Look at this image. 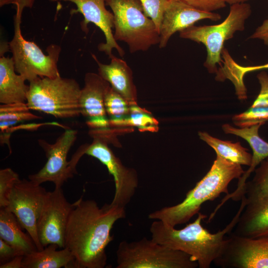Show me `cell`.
Listing matches in <instances>:
<instances>
[{"instance_id": "6da1fadb", "label": "cell", "mask_w": 268, "mask_h": 268, "mask_svg": "<svg viewBox=\"0 0 268 268\" xmlns=\"http://www.w3.org/2000/svg\"><path fill=\"white\" fill-rule=\"evenodd\" d=\"M65 235V247L74 256L75 268H103L106 248L114 239L116 222L126 217L125 208L110 204L99 207L94 200L80 198L73 202Z\"/></svg>"}, {"instance_id": "7a4b0ae2", "label": "cell", "mask_w": 268, "mask_h": 268, "mask_svg": "<svg viewBox=\"0 0 268 268\" xmlns=\"http://www.w3.org/2000/svg\"><path fill=\"white\" fill-rule=\"evenodd\" d=\"M241 205L231 221L222 230L211 233L201 225L206 216L198 213L197 218L185 227L177 229L157 220L151 224V239L172 249L183 252L196 262L199 268H209L223 252L227 239L225 236L235 227L239 216L244 208L245 201L241 199Z\"/></svg>"}, {"instance_id": "3957f363", "label": "cell", "mask_w": 268, "mask_h": 268, "mask_svg": "<svg viewBox=\"0 0 268 268\" xmlns=\"http://www.w3.org/2000/svg\"><path fill=\"white\" fill-rule=\"evenodd\" d=\"M244 172L241 165L216 155L210 170L187 193L182 202L153 211L148 214V218L161 221L173 227L184 224L199 212L204 202L214 200L222 193L228 194L230 182L239 179Z\"/></svg>"}, {"instance_id": "277c9868", "label": "cell", "mask_w": 268, "mask_h": 268, "mask_svg": "<svg viewBox=\"0 0 268 268\" xmlns=\"http://www.w3.org/2000/svg\"><path fill=\"white\" fill-rule=\"evenodd\" d=\"M26 103L30 110L59 119L80 115L79 98L81 88L73 78L38 77L29 82Z\"/></svg>"}, {"instance_id": "5b68a950", "label": "cell", "mask_w": 268, "mask_h": 268, "mask_svg": "<svg viewBox=\"0 0 268 268\" xmlns=\"http://www.w3.org/2000/svg\"><path fill=\"white\" fill-rule=\"evenodd\" d=\"M114 15L115 40L127 43L131 53L146 51L160 43L159 32L139 0H105Z\"/></svg>"}, {"instance_id": "8992f818", "label": "cell", "mask_w": 268, "mask_h": 268, "mask_svg": "<svg viewBox=\"0 0 268 268\" xmlns=\"http://www.w3.org/2000/svg\"><path fill=\"white\" fill-rule=\"evenodd\" d=\"M252 13L251 5L247 3L231 5L227 17L215 25L195 26L180 31V37L198 43L206 48L207 56L204 66L209 72L216 73L217 65H222L221 52L224 42L234 37L237 31L245 29L246 20Z\"/></svg>"}, {"instance_id": "52a82bcc", "label": "cell", "mask_w": 268, "mask_h": 268, "mask_svg": "<svg viewBox=\"0 0 268 268\" xmlns=\"http://www.w3.org/2000/svg\"><path fill=\"white\" fill-rule=\"evenodd\" d=\"M117 268H196L188 254L143 237L122 241L116 251Z\"/></svg>"}, {"instance_id": "ba28073f", "label": "cell", "mask_w": 268, "mask_h": 268, "mask_svg": "<svg viewBox=\"0 0 268 268\" xmlns=\"http://www.w3.org/2000/svg\"><path fill=\"white\" fill-rule=\"evenodd\" d=\"M22 14V12L16 11L14 36L8 45L16 72L29 82L38 77L55 78L60 75L58 61L61 47L49 46L46 55L34 42L25 40L20 29Z\"/></svg>"}, {"instance_id": "9c48e42d", "label": "cell", "mask_w": 268, "mask_h": 268, "mask_svg": "<svg viewBox=\"0 0 268 268\" xmlns=\"http://www.w3.org/2000/svg\"><path fill=\"white\" fill-rule=\"evenodd\" d=\"M47 193L41 185L29 179L20 180L9 193L5 207L32 237L38 250L44 248L39 239L37 224Z\"/></svg>"}, {"instance_id": "30bf717a", "label": "cell", "mask_w": 268, "mask_h": 268, "mask_svg": "<svg viewBox=\"0 0 268 268\" xmlns=\"http://www.w3.org/2000/svg\"><path fill=\"white\" fill-rule=\"evenodd\" d=\"M92 142L85 144L84 154L92 156L107 167L113 176L115 192L112 205L125 208L135 194L138 185L136 171L125 166L107 145V141L94 137Z\"/></svg>"}, {"instance_id": "8fae6325", "label": "cell", "mask_w": 268, "mask_h": 268, "mask_svg": "<svg viewBox=\"0 0 268 268\" xmlns=\"http://www.w3.org/2000/svg\"><path fill=\"white\" fill-rule=\"evenodd\" d=\"M65 198L62 188L47 192L37 221L40 242L45 248L52 244L65 247V235L67 221L73 208Z\"/></svg>"}, {"instance_id": "7c38bea8", "label": "cell", "mask_w": 268, "mask_h": 268, "mask_svg": "<svg viewBox=\"0 0 268 268\" xmlns=\"http://www.w3.org/2000/svg\"><path fill=\"white\" fill-rule=\"evenodd\" d=\"M77 135L76 130L69 129L66 130L53 144L39 139V144L44 151L47 160L37 173L29 175V179L39 185L51 182L55 188H62L75 174L67 161V156Z\"/></svg>"}, {"instance_id": "4fadbf2b", "label": "cell", "mask_w": 268, "mask_h": 268, "mask_svg": "<svg viewBox=\"0 0 268 268\" xmlns=\"http://www.w3.org/2000/svg\"><path fill=\"white\" fill-rule=\"evenodd\" d=\"M225 248L214 261L230 268H268V236L248 238L230 234Z\"/></svg>"}, {"instance_id": "5bb4252c", "label": "cell", "mask_w": 268, "mask_h": 268, "mask_svg": "<svg viewBox=\"0 0 268 268\" xmlns=\"http://www.w3.org/2000/svg\"><path fill=\"white\" fill-rule=\"evenodd\" d=\"M110 86L98 73L88 72L85 75L79 104L80 115L86 118V124L91 131L102 132L112 128L104 106L105 96Z\"/></svg>"}, {"instance_id": "9a60e30c", "label": "cell", "mask_w": 268, "mask_h": 268, "mask_svg": "<svg viewBox=\"0 0 268 268\" xmlns=\"http://www.w3.org/2000/svg\"><path fill=\"white\" fill-rule=\"evenodd\" d=\"M51 1H70L74 3L76 9H72L71 14L81 13L84 19L80 25L81 29L86 34L88 31L87 25L93 23L103 32L106 42L101 43L98 46L99 51L104 52L109 57L113 54L112 51L115 49L121 57L125 55V52L115 40L112 28H114V15L105 7V0H50Z\"/></svg>"}, {"instance_id": "2e32d148", "label": "cell", "mask_w": 268, "mask_h": 268, "mask_svg": "<svg viewBox=\"0 0 268 268\" xmlns=\"http://www.w3.org/2000/svg\"><path fill=\"white\" fill-rule=\"evenodd\" d=\"M221 18L218 13L198 9L179 0H169L159 29V47H166L175 33L190 27L201 20L216 21Z\"/></svg>"}, {"instance_id": "e0dca14e", "label": "cell", "mask_w": 268, "mask_h": 268, "mask_svg": "<svg viewBox=\"0 0 268 268\" xmlns=\"http://www.w3.org/2000/svg\"><path fill=\"white\" fill-rule=\"evenodd\" d=\"M263 125L258 124L243 128H236L228 124L222 125V129L225 134H234L246 140L252 149L253 154L249 168L239 179L236 189L226 195L221 201L220 205H222L229 199L236 201L241 200L246 180L257 167L268 157V142L262 139L259 134V128Z\"/></svg>"}, {"instance_id": "ac0fdd59", "label": "cell", "mask_w": 268, "mask_h": 268, "mask_svg": "<svg viewBox=\"0 0 268 268\" xmlns=\"http://www.w3.org/2000/svg\"><path fill=\"white\" fill-rule=\"evenodd\" d=\"M92 56L98 65L99 75L131 105L137 104V90L134 82L133 72L127 63L112 55L109 57L110 63L103 64L94 55Z\"/></svg>"}, {"instance_id": "d6986e66", "label": "cell", "mask_w": 268, "mask_h": 268, "mask_svg": "<svg viewBox=\"0 0 268 268\" xmlns=\"http://www.w3.org/2000/svg\"><path fill=\"white\" fill-rule=\"evenodd\" d=\"M243 197L245 205L233 234L248 238L268 236V196L252 200Z\"/></svg>"}, {"instance_id": "ffe728a7", "label": "cell", "mask_w": 268, "mask_h": 268, "mask_svg": "<svg viewBox=\"0 0 268 268\" xmlns=\"http://www.w3.org/2000/svg\"><path fill=\"white\" fill-rule=\"evenodd\" d=\"M13 59L3 56L0 58V102L1 104L26 103L29 86L26 79L16 74Z\"/></svg>"}, {"instance_id": "44dd1931", "label": "cell", "mask_w": 268, "mask_h": 268, "mask_svg": "<svg viewBox=\"0 0 268 268\" xmlns=\"http://www.w3.org/2000/svg\"><path fill=\"white\" fill-rule=\"evenodd\" d=\"M16 216L5 207L0 209V238L25 256L38 250L32 237L23 232Z\"/></svg>"}, {"instance_id": "7402d4cb", "label": "cell", "mask_w": 268, "mask_h": 268, "mask_svg": "<svg viewBox=\"0 0 268 268\" xmlns=\"http://www.w3.org/2000/svg\"><path fill=\"white\" fill-rule=\"evenodd\" d=\"M59 248L52 244L24 256L22 268H75L72 253L67 248L60 250Z\"/></svg>"}, {"instance_id": "603a6c76", "label": "cell", "mask_w": 268, "mask_h": 268, "mask_svg": "<svg viewBox=\"0 0 268 268\" xmlns=\"http://www.w3.org/2000/svg\"><path fill=\"white\" fill-rule=\"evenodd\" d=\"M221 58L222 65L217 69L215 79L217 81L230 80L234 85L238 99H247V89L243 81L244 75L249 72L268 69V63L259 66H242L234 60L225 48L222 51Z\"/></svg>"}, {"instance_id": "cb8c5ba5", "label": "cell", "mask_w": 268, "mask_h": 268, "mask_svg": "<svg viewBox=\"0 0 268 268\" xmlns=\"http://www.w3.org/2000/svg\"><path fill=\"white\" fill-rule=\"evenodd\" d=\"M198 134L200 139L215 150L216 155L241 165H250L252 154L249 153L248 149L243 147L239 142L233 143L220 140L206 132H199Z\"/></svg>"}, {"instance_id": "d4e9b609", "label": "cell", "mask_w": 268, "mask_h": 268, "mask_svg": "<svg viewBox=\"0 0 268 268\" xmlns=\"http://www.w3.org/2000/svg\"><path fill=\"white\" fill-rule=\"evenodd\" d=\"M104 106L111 128H123L128 117L131 104L111 86L104 99Z\"/></svg>"}, {"instance_id": "484cf974", "label": "cell", "mask_w": 268, "mask_h": 268, "mask_svg": "<svg viewBox=\"0 0 268 268\" xmlns=\"http://www.w3.org/2000/svg\"><path fill=\"white\" fill-rule=\"evenodd\" d=\"M30 112L26 103H12L0 105V129L5 132L18 122L41 119Z\"/></svg>"}, {"instance_id": "4316f807", "label": "cell", "mask_w": 268, "mask_h": 268, "mask_svg": "<svg viewBox=\"0 0 268 268\" xmlns=\"http://www.w3.org/2000/svg\"><path fill=\"white\" fill-rule=\"evenodd\" d=\"M251 181L246 182L243 196L248 200L268 196V157L264 160L255 170Z\"/></svg>"}, {"instance_id": "83f0119b", "label": "cell", "mask_w": 268, "mask_h": 268, "mask_svg": "<svg viewBox=\"0 0 268 268\" xmlns=\"http://www.w3.org/2000/svg\"><path fill=\"white\" fill-rule=\"evenodd\" d=\"M136 127L140 131L157 132L158 122L147 111L138 106L131 105L130 112L124 123V127Z\"/></svg>"}, {"instance_id": "f1b7e54d", "label": "cell", "mask_w": 268, "mask_h": 268, "mask_svg": "<svg viewBox=\"0 0 268 268\" xmlns=\"http://www.w3.org/2000/svg\"><path fill=\"white\" fill-rule=\"evenodd\" d=\"M233 124L240 128L249 127L268 122V107H250L246 111L234 116Z\"/></svg>"}, {"instance_id": "f546056e", "label": "cell", "mask_w": 268, "mask_h": 268, "mask_svg": "<svg viewBox=\"0 0 268 268\" xmlns=\"http://www.w3.org/2000/svg\"><path fill=\"white\" fill-rule=\"evenodd\" d=\"M20 180L18 174L11 168L0 170V207L7 205L8 195Z\"/></svg>"}, {"instance_id": "4dcf8cb0", "label": "cell", "mask_w": 268, "mask_h": 268, "mask_svg": "<svg viewBox=\"0 0 268 268\" xmlns=\"http://www.w3.org/2000/svg\"><path fill=\"white\" fill-rule=\"evenodd\" d=\"M146 15L155 23L159 32L163 14L169 0H139Z\"/></svg>"}, {"instance_id": "1f68e13d", "label": "cell", "mask_w": 268, "mask_h": 268, "mask_svg": "<svg viewBox=\"0 0 268 268\" xmlns=\"http://www.w3.org/2000/svg\"><path fill=\"white\" fill-rule=\"evenodd\" d=\"M257 77L261 89L251 107H268V74L265 71H262L257 74Z\"/></svg>"}, {"instance_id": "d6a6232c", "label": "cell", "mask_w": 268, "mask_h": 268, "mask_svg": "<svg viewBox=\"0 0 268 268\" xmlns=\"http://www.w3.org/2000/svg\"><path fill=\"white\" fill-rule=\"evenodd\" d=\"M198 9L212 11L226 6L223 0H179Z\"/></svg>"}, {"instance_id": "836d02e7", "label": "cell", "mask_w": 268, "mask_h": 268, "mask_svg": "<svg viewBox=\"0 0 268 268\" xmlns=\"http://www.w3.org/2000/svg\"><path fill=\"white\" fill-rule=\"evenodd\" d=\"M18 255H21L14 248L0 238V264Z\"/></svg>"}, {"instance_id": "e575fe53", "label": "cell", "mask_w": 268, "mask_h": 268, "mask_svg": "<svg viewBox=\"0 0 268 268\" xmlns=\"http://www.w3.org/2000/svg\"><path fill=\"white\" fill-rule=\"evenodd\" d=\"M249 39H260L268 47V18L258 26Z\"/></svg>"}, {"instance_id": "d590c367", "label": "cell", "mask_w": 268, "mask_h": 268, "mask_svg": "<svg viewBox=\"0 0 268 268\" xmlns=\"http://www.w3.org/2000/svg\"><path fill=\"white\" fill-rule=\"evenodd\" d=\"M23 255L17 256L9 261L0 264V268H22Z\"/></svg>"}, {"instance_id": "8d00e7d4", "label": "cell", "mask_w": 268, "mask_h": 268, "mask_svg": "<svg viewBox=\"0 0 268 268\" xmlns=\"http://www.w3.org/2000/svg\"><path fill=\"white\" fill-rule=\"evenodd\" d=\"M35 0H12V3L16 6V10L23 11L25 7H32Z\"/></svg>"}, {"instance_id": "74e56055", "label": "cell", "mask_w": 268, "mask_h": 268, "mask_svg": "<svg viewBox=\"0 0 268 268\" xmlns=\"http://www.w3.org/2000/svg\"><path fill=\"white\" fill-rule=\"evenodd\" d=\"M226 3H227L230 5L240 3H244L249 0H223Z\"/></svg>"}]
</instances>
